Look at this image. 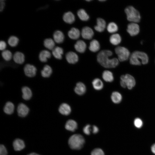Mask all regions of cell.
<instances>
[{
  "label": "cell",
  "mask_w": 155,
  "mask_h": 155,
  "mask_svg": "<svg viewBox=\"0 0 155 155\" xmlns=\"http://www.w3.org/2000/svg\"><path fill=\"white\" fill-rule=\"evenodd\" d=\"M113 55L112 52L109 50H103L97 55V60L103 67L106 68H115L119 63V60L116 58L110 59L109 57Z\"/></svg>",
  "instance_id": "6da1fadb"
},
{
  "label": "cell",
  "mask_w": 155,
  "mask_h": 155,
  "mask_svg": "<svg viewBox=\"0 0 155 155\" xmlns=\"http://www.w3.org/2000/svg\"><path fill=\"white\" fill-rule=\"evenodd\" d=\"M148 57L145 53L140 51L133 52L130 57V63L133 65H140L141 63L146 64L148 62Z\"/></svg>",
  "instance_id": "7a4b0ae2"
},
{
  "label": "cell",
  "mask_w": 155,
  "mask_h": 155,
  "mask_svg": "<svg viewBox=\"0 0 155 155\" xmlns=\"http://www.w3.org/2000/svg\"><path fill=\"white\" fill-rule=\"evenodd\" d=\"M85 143L84 137L80 134H75L71 136L68 140L69 145L71 148L78 150L81 149Z\"/></svg>",
  "instance_id": "3957f363"
},
{
  "label": "cell",
  "mask_w": 155,
  "mask_h": 155,
  "mask_svg": "<svg viewBox=\"0 0 155 155\" xmlns=\"http://www.w3.org/2000/svg\"><path fill=\"white\" fill-rule=\"evenodd\" d=\"M125 12L127 20L133 23L138 22L140 21L141 17L139 11L133 7L130 6L125 9Z\"/></svg>",
  "instance_id": "277c9868"
},
{
  "label": "cell",
  "mask_w": 155,
  "mask_h": 155,
  "mask_svg": "<svg viewBox=\"0 0 155 155\" xmlns=\"http://www.w3.org/2000/svg\"><path fill=\"white\" fill-rule=\"evenodd\" d=\"M115 51L118 56L119 60L120 61L127 60L129 57L130 52L125 47L117 46L115 48Z\"/></svg>",
  "instance_id": "5b68a950"
},
{
  "label": "cell",
  "mask_w": 155,
  "mask_h": 155,
  "mask_svg": "<svg viewBox=\"0 0 155 155\" xmlns=\"http://www.w3.org/2000/svg\"><path fill=\"white\" fill-rule=\"evenodd\" d=\"M121 80L124 82L127 87L129 90L131 89L135 84V81L134 77L129 74L123 75L120 77Z\"/></svg>",
  "instance_id": "8992f818"
},
{
  "label": "cell",
  "mask_w": 155,
  "mask_h": 155,
  "mask_svg": "<svg viewBox=\"0 0 155 155\" xmlns=\"http://www.w3.org/2000/svg\"><path fill=\"white\" fill-rule=\"evenodd\" d=\"M127 31L131 36H135L139 32V26L135 23H131L127 26Z\"/></svg>",
  "instance_id": "52a82bcc"
},
{
  "label": "cell",
  "mask_w": 155,
  "mask_h": 155,
  "mask_svg": "<svg viewBox=\"0 0 155 155\" xmlns=\"http://www.w3.org/2000/svg\"><path fill=\"white\" fill-rule=\"evenodd\" d=\"M82 37L86 39H91L93 37L94 32L93 30L90 27L85 26L83 28L81 31Z\"/></svg>",
  "instance_id": "ba28073f"
},
{
  "label": "cell",
  "mask_w": 155,
  "mask_h": 155,
  "mask_svg": "<svg viewBox=\"0 0 155 155\" xmlns=\"http://www.w3.org/2000/svg\"><path fill=\"white\" fill-rule=\"evenodd\" d=\"M24 71L26 75L30 77L34 76L36 74V69L34 65L30 64H26L24 68Z\"/></svg>",
  "instance_id": "9c48e42d"
},
{
  "label": "cell",
  "mask_w": 155,
  "mask_h": 155,
  "mask_svg": "<svg viewBox=\"0 0 155 155\" xmlns=\"http://www.w3.org/2000/svg\"><path fill=\"white\" fill-rule=\"evenodd\" d=\"M28 108L24 104H20L17 107V112L19 116L22 117H26L29 112Z\"/></svg>",
  "instance_id": "30bf717a"
},
{
  "label": "cell",
  "mask_w": 155,
  "mask_h": 155,
  "mask_svg": "<svg viewBox=\"0 0 155 155\" xmlns=\"http://www.w3.org/2000/svg\"><path fill=\"white\" fill-rule=\"evenodd\" d=\"M65 57L67 61L70 64H75L78 60V57L77 55L72 51H69L67 53Z\"/></svg>",
  "instance_id": "8fae6325"
},
{
  "label": "cell",
  "mask_w": 155,
  "mask_h": 155,
  "mask_svg": "<svg viewBox=\"0 0 155 155\" xmlns=\"http://www.w3.org/2000/svg\"><path fill=\"white\" fill-rule=\"evenodd\" d=\"M106 26V23L105 20L101 18H99L97 19V25L95 26V30L99 32H102L105 30Z\"/></svg>",
  "instance_id": "7c38bea8"
},
{
  "label": "cell",
  "mask_w": 155,
  "mask_h": 155,
  "mask_svg": "<svg viewBox=\"0 0 155 155\" xmlns=\"http://www.w3.org/2000/svg\"><path fill=\"white\" fill-rule=\"evenodd\" d=\"M74 48L77 52L82 53L85 51L86 45L84 41L79 40H78L75 44Z\"/></svg>",
  "instance_id": "4fadbf2b"
},
{
  "label": "cell",
  "mask_w": 155,
  "mask_h": 155,
  "mask_svg": "<svg viewBox=\"0 0 155 155\" xmlns=\"http://www.w3.org/2000/svg\"><path fill=\"white\" fill-rule=\"evenodd\" d=\"M53 36L54 41L57 43H61L64 41V35L63 32L60 30L55 31L54 32Z\"/></svg>",
  "instance_id": "5bb4252c"
},
{
  "label": "cell",
  "mask_w": 155,
  "mask_h": 155,
  "mask_svg": "<svg viewBox=\"0 0 155 155\" xmlns=\"http://www.w3.org/2000/svg\"><path fill=\"white\" fill-rule=\"evenodd\" d=\"M59 111L61 114L67 115L71 113V109L69 105L67 103H63L60 106Z\"/></svg>",
  "instance_id": "9a60e30c"
},
{
  "label": "cell",
  "mask_w": 155,
  "mask_h": 155,
  "mask_svg": "<svg viewBox=\"0 0 155 155\" xmlns=\"http://www.w3.org/2000/svg\"><path fill=\"white\" fill-rule=\"evenodd\" d=\"M13 145L14 149L16 151H20L25 147L24 142L20 139H15L13 142Z\"/></svg>",
  "instance_id": "2e32d148"
},
{
  "label": "cell",
  "mask_w": 155,
  "mask_h": 155,
  "mask_svg": "<svg viewBox=\"0 0 155 155\" xmlns=\"http://www.w3.org/2000/svg\"><path fill=\"white\" fill-rule=\"evenodd\" d=\"M13 58L14 62L19 64L23 63L25 60V57L24 54L19 51L15 53L13 56Z\"/></svg>",
  "instance_id": "e0dca14e"
},
{
  "label": "cell",
  "mask_w": 155,
  "mask_h": 155,
  "mask_svg": "<svg viewBox=\"0 0 155 155\" xmlns=\"http://www.w3.org/2000/svg\"><path fill=\"white\" fill-rule=\"evenodd\" d=\"M86 90L85 85L81 82H78L74 88V91L78 95H82L86 92Z\"/></svg>",
  "instance_id": "ac0fdd59"
},
{
  "label": "cell",
  "mask_w": 155,
  "mask_h": 155,
  "mask_svg": "<svg viewBox=\"0 0 155 155\" xmlns=\"http://www.w3.org/2000/svg\"><path fill=\"white\" fill-rule=\"evenodd\" d=\"M75 17L74 14L70 11L65 13L63 16V19L66 23L71 24L75 21Z\"/></svg>",
  "instance_id": "d6986e66"
},
{
  "label": "cell",
  "mask_w": 155,
  "mask_h": 155,
  "mask_svg": "<svg viewBox=\"0 0 155 155\" xmlns=\"http://www.w3.org/2000/svg\"><path fill=\"white\" fill-rule=\"evenodd\" d=\"M78 125L76 122L72 119L68 120L65 125V129L71 131H74L77 128Z\"/></svg>",
  "instance_id": "ffe728a7"
},
{
  "label": "cell",
  "mask_w": 155,
  "mask_h": 155,
  "mask_svg": "<svg viewBox=\"0 0 155 155\" xmlns=\"http://www.w3.org/2000/svg\"><path fill=\"white\" fill-rule=\"evenodd\" d=\"M80 32L77 28H73L69 31L68 35L71 39L73 40L77 39L79 38L80 36Z\"/></svg>",
  "instance_id": "44dd1931"
},
{
  "label": "cell",
  "mask_w": 155,
  "mask_h": 155,
  "mask_svg": "<svg viewBox=\"0 0 155 155\" xmlns=\"http://www.w3.org/2000/svg\"><path fill=\"white\" fill-rule=\"evenodd\" d=\"M51 56L50 52L46 50L42 51L40 53L39 58L40 61L43 62H46L48 58H50Z\"/></svg>",
  "instance_id": "7402d4cb"
},
{
  "label": "cell",
  "mask_w": 155,
  "mask_h": 155,
  "mask_svg": "<svg viewBox=\"0 0 155 155\" xmlns=\"http://www.w3.org/2000/svg\"><path fill=\"white\" fill-rule=\"evenodd\" d=\"M63 51V49L59 46L55 47L52 50V54L56 58L61 59L62 58V55Z\"/></svg>",
  "instance_id": "603a6c76"
},
{
  "label": "cell",
  "mask_w": 155,
  "mask_h": 155,
  "mask_svg": "<svg viewBox=\"0 0 155 155\" xmlns=\"http://www.w3.org/2000/svg\"><path fill=\"white\" fill-rule=\"evenodd\" d=\"M22 98L26 100L30 99L32 96V92L29 88L27 87H24L22 89Z\"/></svg>",
  "instance_id": "cb8c5ba5"
},
{
  "label": "cell",
  "mask_w": 155,
  "mask_h": 155,
  "mask_svg": "<svg viewBox=\"0 0 155 155\" xmlns=\"http://www.w3.org/2000/svg\"><path fill=\"white\" fill-rule=\"evenodd\" d=\"M89 49L92 52L98 51L100 49V45L99 42L95 39L92 40L90 43Z\"/></svg>",
  "instance_id": "d4e9b609"
},
{
  "label": "cell",
  "mask_w": 155,
  "mask_h": 155,
  "mask_svg": "<svg viewBox=\"0 0 155 155\" xmlns=\"http://www.w3.org/2000/svg\"><path fill=\"white\" fill-rule=\"evenodd\" d=\"M110 42L114 45H117L121 41V38L118 34H114L112 35L110 37Z\"/></svg>",
  "instance_id": "484cf974"
},
{
  "label": "cell",
  "mask_w": 155,
  "mask_h": 155,
  "mask_svg": "<svg viewBox=\"0 0 155 155\" xmlns=\"http://www.w3.org/2000/svg\"><path fill=\"white\" fill-rule=\"evenodd\" d=\"M103 79L106 82H111L114 80V77L113 73L108 70L104 71L102 74Z\"/></svg>",
  "instance_id": "4316f807"
},
{
  "label": "cell",
  "mask_w": 155,
  "mask_h": 155,
  "mask_svg": "<svg viewBox=\"0 0 155 155\" xmlns=\"http://www.w3.org/2000/svg\"><path fill=\"white\" fill-rule=\"evenodd\" d=\"M14 106L11 102H8L5 104L4 108V112L8 115L12 114L14 111Z\"/></svg>",
  "instance_id": "83f0119b"
},
{
  "label": "cell",
  "mask_w": 155,
  "mask_h": 155,
  "mask_svg": "<svg viewBox=\"0 0 155 155\" xmlns=\"http://www.w3.org/2000/svg\"><path fill=\"white\" fill-rule=\"evenodd\" d=\"M111 99L112 102L115 104L119 103L122 100V96L118 92H113L111 95Z\"/></svg>",
  "instance_id": "f1b7e54d"
},
{
  "label": "cell",
  "mask_w": 155,
  "mask_h": 155,
  "mask_svg": "<svg viewBox=\"0 0 155 155\" xmlns=\"http://www.w3.org/2000/svg\"><path fill=\"white\" fill-rule=\"evenodd\" d=\"M44 45L47 49L52 50L55 47V43L54 40L51 38L45 39L44 41Z\"/></svg>",
  "instance_id": "f546056e"
},
{
  "label": "cell",
  "mask_w": 155,
  "mask_h": 155,
  "mask_svg": "<svg viewBox=\"0 0 155 155\" xmlns=\"http://www.w3.org/2000/svg\"><path fill=\"white\" fill-rule=\"evenodd\" d=\"M92 84L93 88L96 90H100L103 87V84L102 81L98 78H95L93 80Z\"/></svg>",
  "instance_id": "4dcf8cb0"
},
{
  "label": "cell",
  "mask_w": 155,
  "mask_h": 155,
  "mask_svg": "<svg viewBox=\"0 0 155 155\" xmlns=\"http://www.w3.org/2000/svg\"><path fill=\"white\" fill-rule=\"evenodd\" d=\"M52 69L51 67L48 65H45L41 71V74L42 77L44 78L49 77L52 73Z\"/></svg>",
  "instance_id": "1f68e13d"
},
{
  "label": "cell",
  "mask_w": 155,
  "mask_h": 155,
  "mask_svg": "<svg viewBox=\"0 0 155 155\" xmlns=\"http://www.w3.org/2000/svg\"><path fill=\"white\" fill-rule=\"evenodd\" d=\"M77 15L79 18L83 21H88L89 19V15L83 9H80L78 11Z\"/></svg>",
  "instance_id": "d6a6232c"
},
{
  "label": "cell",
  "mask_w": 155,
  "mask_h": 155,
  "mask_svg": "<svg viewBox=\"0 0 155 155\" xmlns=\"http://www.w3.org/2000/svg\"><path fill=\"white\" fill-rule=\"evenodd\" d=\"M107 31L110 33H114L118 30V27L115 23L111 22L108 24L107 27Z\"/></svg>",
  "instance_id": "836d02e7"
},
{
  "label": "cell",
  "mask_w": 155,
  "mask_h": 155,
  "mask_svg": "<svg viewBox=\"0 0 155 155\" xmlns=\"http://www.w3.org/2000/svg\"><path fill=\"white\" fill-rule=\"evenodd\" d=\"M18 38L16 36H10L8 40V44L12 47L16 46L18 44Z\"/></svg>",
  "instance_id": "e575fe53"
},
{
  "label": "cell",
  "mask_w": 155,
  "mask_h": 155,
  "mask_svg": "<svg viewBox=\"0 0 155 155\" xmlns=\"http://www.w3.org/2000/svg\"><path fill=\"white\" fill-rule=\"evenodd\" d=\"M1 55L3 59L6 61L10 60L12 57L11 52L7 50H5L2 51Z\"/></svg>",
  "instance_id": "d590c367"
},
{
  "label": "cell",
  "mask_w": 155,
  "mask_h": 155,
  "mask_svg": "<svg viewBox=\"0 0 155 155\" xmlns=\"http://www.w3.org/2000/svg\"><path fill=\"white\" fill-rule=\"evenodd\" d=\"M133 123L135 127L139 129L141 128L143 125L142 120L139 118H137L134 119Z\"/></svg>",
  "instance_id": "8d00e7d4"
},
{
  "label": "cell",
  "mask_w": 155,
  "mask_h": 155,
  "mask_svg": "<svg viewBox=\"0 0 155 155\" xmlns=\"http://www.w3.org/2000/svg\"><path fill=\"white\" fill-rule=\"evenodd\" d=\"M91 155H104L103 151L100 148H96L91 152Z\"/></svg>",
  "instance_id": "74e56055"
},
{
  "label": "cell",
  "mask_w": 155,
  "mask_h": 155,
  "mask_svg": "<svg viewBox=\"0 0 155 155\" xmlns=\"http://www.w3.org/2000/svg\"><path fill=\"white\" fill-rule=\"evenodd\" d=\"M92 127L89 124L86 125L83 129V131L84 133L87 135H89L90 133V132L92 131L91 129Z\"/></svg>",
  "instance_id": "f35d334b"
},
{
  "label": "cell",
  "mask_w": 155,
  "mask_h": 155,
  "mask_svg": "<svg viewBox=\"0 0 155 155\" xmlns=\"http://www.w3.org/2000/svg\"><path fill=\"white\" fill-rule=\"evenodd\" d=\"M7 151L5 147L1 144L0 146V155H7Z\"/></svg>",
  "instance_id": "ab89813d"
},
{
  "label": "cell",
  "mask_w": 155,
  "mask_h": 155,
  "mask_svg": "<svg viewBox=\"0 0 155 155\" xmlns=\"http://www.w3.org/2000/svg\"><path fill=\"white\" fill-rule=\"evenodd\" d=\"M6 44L5 42L3 40H1L0 41V50L1 51H4L5 50L6 48Z\"/></svg>",
  "instance_id": "60d3db41"
},
{
  "label": "cell",
  "mask_w": 155,
  "mask_h": 155,
  "mask_svg": "<svg viewBox=\"0 0 155 155\" xmlns=\"http://www.w3.org/2000/svg\"><path fill=\"white\" fill-rule=\"evenodd\" d=\"M92 132L93 133L96 134L98 132L99 129L98 127L95 125H94L92 127Z\"/></svg>",
  "instance_id": "b9f144b4"
},
{
  "label": "cell",
  "mask_w": 155,
  "mask_h": 155,
  "mask_svg": "<svg viewBox=\"0 0 155 155\" xmlns=\"http://www.w3.org/2000/svg\"><path fill=\"white\" fill-rule=\"evenodd\" d=\"M0 2V11H1L4 9L5 5V3L3 0H1Z\"/></svg>",
  "instance_id": "7bdbcfd3"
},
{
  "label": "cell",
  "mask_w": 155,
  "mask_h": 155,
  "mask_svg": "<svg viewBox=\"0 0 155 155\" xmlns=\"http://www.w3.org/2000/svg\"><path fill=\"white\" fill-rule=\"evenodd\" d=\"M151 150L152 152L155 154V143L153 144L151 146Z\"/></svg>",
  "instance_id": "ee69618b"
},
{
  "label": "cell",
  "mask_w": 155,
  "mask_h": 155,
  "mask_svg": "<svg viewBox=\"0 0 155 155\" xmlns=\"http://www.w3.org/2000/svg\"><path fill=\"white\" fill-rule=\"evenodd\" d=\"M120 84L121 86L123 88H125L127 87L125 83L123 81L121 80Z\"/></svg>",
  "instance_id": "f6af8a7d"
},
{
  "label": "cell",
  "mask_w": 155,
  "mask_h": 155,
  "mask_svg": "<svg viewBox=\"0 0 155 155\" xmlns=\"http://www.w3.org/2000/svg\"><path fill=\"white\" fill-rule=\"evenodd\" d=\"M27 155H40L34 152H32V153H30L29 154H28Z\"/></svg>",
  "instance_id": "bcb514c9"
},
{
  "label": "cell",
  "mask_w": 155,
  "mask_h": 155,
  "mask_svg": "<svg viewBox=\"0 0 155 155\" xmlns=\"http://www.w3.org/2000/svg\"><path fill=\"white\" fill-rule=\"evenodd\" d=\"M99 1H100L102 2V1H105V0H99Z\"/></svg>",
  "instance_id": "7dc6e473"
},
{
  "label": "cell",
  "mask_w": 155,
  "mask_h": 155,
  "mask_svg": "<svg viewBox=\"0 0 155 155\" xmlns=\"http://www.w3.org/2000/svg\"><path fill=\"white\" fill-rule=\"evenodd\" d=\"M91 1V0H86V1Z\"/></svg>",
  "instance_id": "c3c4849f"
}]
</instances>
